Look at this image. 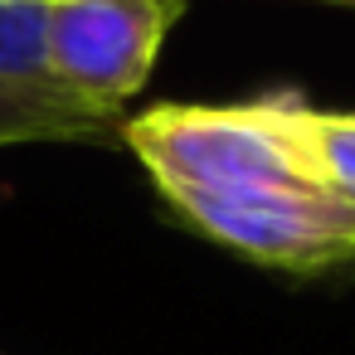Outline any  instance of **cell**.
I'll use <instances>...</instances> for the list:
<instances>
[{
  "mask_svg": "<svg viewBox=\"0 0 355 355\" xmlns=\"http://www.w3.org/2000/svg\"><path fill=\"white\" fill-rule=\"evenodd\" d=\"M180 15V0H49V83L73 103L122 112V103L146 88Z\"/></svg>",
  "mask_w": 355,
  "mask_h": 355,
  "instance_id": "cell-1",
  "label": "cell"
},
{
  "mask_svg": "<svg viewBox=\"0 0 355 355\" xmlns=\"http://www.w3.org/2000/svg\"><path fill=\"white\" fill-rule=\"evenodd\" d=\"M122 112H98L64 93L0 88V146L30 141H112L122 137Z\"/></svg>",
  "mask_w": 355,
  "mask_h": 355,
  "instance_id": "cell-2",
  "label": "cell"
},
{
  "mask_svg": "<svg viewBox=\"0 0 355 355\" xmlns=\"http://www.w3.org/2000/svg\"><path fill=\"white\" fill-rule=\"evenodd\" d=\"M49 0H0V88L59 93L44 59Z\"/></svg>",
  "mask_w": 355,
  "mask_h": 355,
  "instance_id": "cell-3",
  "label": "cell"
},
{
  "mask_svg": "<svg viewBox=\"0 0 355 355\" xmlns=\"http://www.w3.org/2000/svg\"><path fill=\"white\" fill-rule=\"evenodd\" d=\"M297 141L316 180L355 205V112H321L297 103Z\"/></svg>",
  "mask_w": 355,
  "mask_h": 355,
  "instance_id": "cell-4",
  "label": "cell"
}]
</instances>
